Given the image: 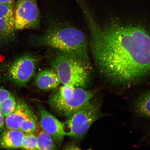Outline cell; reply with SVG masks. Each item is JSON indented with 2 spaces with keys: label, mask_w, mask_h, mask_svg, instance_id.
<instances>
[{
  "label": "cell",
  "mask_w": 150,
  "mask_h": 150,
  "mask_svg": "<svg viewBox=\"0 0 150 150\" xmlns=\"http://www.w3.org/2000/svg\"><path fill=\"white\" fill-rule=\"evenodd\" d=\"M16 105V99L12 95L0 104V110L5 118L14 111Z\"/></svg>",
  "instance_id": "cell-16"
},
{
  "label": "cell",
  "mask_w": 150,
  "mask_h": 150,
  "mask_svg": "<svg viewBox=\"0 0 150 150\" xmlns=\"http://www.w3.org/2000/svg\"><path fill=\"white\" fill-rule=\"evenodd\" d=\"M134 108L139 115L150 117V91L139 96L135 102Z\"/></svg>",
  "instance_id": "cell-13"
},
{
  "label": "cell",
  "mask_w": 150,
  "mask_h": 150,
  "mask_svg": "<svg viewBox=\"0 0 150 150\" xmlns=\"http://www.w3.org/2000/svg\"><path fill=\"white\" fill-rule=\"evenodd\" d=\"M12 95L7 90L0 88V104Z\"/></svg>",
  "instance_id": "cell-18"
},
{
  "label": "cell",
  "mask_w": 150,
  "mask_h": 150,
  "mask_svg": "<svg viewBox=\"0 0 150 150\" xmlns=\"http://www.w3.org/2000/svg\"><path fill=\"white\" fill-rule=\"evenodd\" d=\"M34 83L39 89L48 91L57 88L61 84L59 76L52 69H47L38 73Z\"/></svg>",
  "instance_id": "cell-11"
},
{
  "label": "cell",
  "mask_w": 150,
  "mask_h": 150,
  "mask_svg": "<svg viewBox=\"0 0 150 150\" xmlns=\"http://www.w3.org/2000/svg\"><path fill=\"white\" fill-rule=\"evenodd\" d=\"M50 65L63 85L84 89L89 85L90 73L92 69L74 56L56 50L52 58Z\"/></svg>",
  "instance_id": "cell-4"
},
{
  "label": "cell",
  "mask_w": 150,
  "mask_h": 150,
  "mask_svg": "<svg viewBox=\"0 0 150 150\" xmlns=\"http://www.w3.org/2000/svg\"><path fill=\"white\" fill-rule=\"evenodd\" d=\"M21 148L25 150H38L36 136L35 134L24 135L22 140Z\"/></svg>",
  "instance_id": "cell-17"
},
{
  "label": "cell",
  "mask_w": 150,
  "mask_h": 150,
  "mask_svg": "<svg viewBox=\"0 0 150 150\" xmlns=\"http://www.w3.org/2000/svg\"><path fill=\"white\" fill-rule=\"evenodd\" d=\"M90 150V149H89V150Z\"/></svg>",
  "instance_id": "cell-22"
},
{
  "label": "cell",
  "mask_w": 150,
  "mask_h": 150,
  "mask_svg": "<svg viewBox=\"0 0 150 150\" xmlns=\"http://www.w3.org/2000/svg\"><path fill=\"white\" fill-rule=\"evenodd\" d=\"M5 128V118L0 110V130H3Z\"/></svg>",
  "instance_id": "cell-19"
},
{
  "label": "cell",
  "mask_w": 150,
  "mask_h": 150,
  "mask_svg": "<svg viewBox=\"0 0 150 150\" xmlns=\"http://www.w3.org/2000/svg\"><path fill=\"white\" fill-rule=\"evenodd\" d=\"M31 42L34 46L48 47L74 56L92 69L86 35L72 25L61 22L54 23L44 33L33 35Z\"/></svg>",
  "instance_id": "cell-2"
},
{
  "label": "cell",
  "mask_w": 150,
  "mask_h": 150,
  "mask_svg": "<svg viewBox=\"0 0 150 150\" xmlns=\"http://www.w3.org/2000/svg\"><path fill=\"white\" fill-rule=\"evenodd\" d=\"M85 17L97 70L114 85L129 87L150 76V34L141 27L111 24L102 30L91 13Z\"/></svg>",
  "instance_id": "cell-1"
},
{
  "label": "cell",
  "mask_w": 150,
  "mask_h": 150,
  "mask_svg": "<svg viewBox=\"0 0 150 150\" xmlns=\"http://www.w3.org/2000/svg\"><path fill=\"white\" fill-rule=\"evenodd\" d=\"M14 9L15 28L16 31L38 29L41 17L37 0H17Z\"/></svg>",
  "instance_id": "cell-6"
},
{
  "label": "cell",
  "mask_w": 150,
  "mask_h": 150,
  "mask_svg": "<svg viewBox=\"0 0 150 150\" xmlns=\"http://www.w3.org/2000/svg\"><path fill=\"white\" fill-rule=\"evenodd\" d=\"M66 150H81L79 148L75 147V146H72V147H69Z\"/></svg>",
  "instance_id": "cell-21"
},
{
  "label": "cell",
  "mask_w": 150,
  "mask_h": 150,
  "mask_svg": "<svg viewBox=\"0 0 150 150\" xmlns=\"http://www.w3.org/2000/svg\"><path fill=\"white\" fill-rule=\"evenodd\" d=\"M35 115L26 118L21 124L18 130L25 134H35L37 129Z\"/></svg>",
  "instance_id": "cell-15"
},
{
  "label": "cell",
  "mask_w": 150,
  "mask_h": 150,
  "mask_svg": "<svg viewBox=\"0 0 150 150\" xmlns=\"http://www.w3.org/2000/svg\"><path fill=\"white\" fill-rule=\"evenodd\" d=\"M37 64V58L30 54L20 56L9 69V79L16 85L25 87L34 75Z\"/></svg>",
  "instance_id": "cell-7"
},
{
  "label": "cell",
  "mask_w": 150,
  "mask_h": 150,
  "mask_svg": "<svg viewBox=\"0 0 150 150\" xmlns=\"http://www.w3.org/2000/svg\"><path fill=\"white\" fill-rule=\"evenodd\" d=\"M100 106L91 100L63 123L65 135L80 139L100 116Z\"/></svg>",
  "instance_id": "cell-5"
},
{
  "label": "cell",
  "mask_w": 150,
  "mask_h": 150,
  "mask_svg": "<svg viewBox=\"0 0 150 150\" xmlns=\"http://www.w3.org/2000/svg\"><path fill=\"white\" fill-rule=\"evenodd\" d=\"M25 135L18 130H8L0 135V147L8 149L21 148Z\"/></svg>",
  "instance_id": "cell-12"
},
{
  "label": "cell",
  "mask_w": 150,
  "mask_h": 150,
  "mask_svg": "<svg viewBox=\"0 0 150 150\" xmlns=\"http://www.w3.org/2000/svg\"><path fill=\"white\" fill-rule=\"evenodd\" d=\"M96 92L63 85L54 89L50 95L48 102L54 111L68 118L92 100Z\"/></svg>",
  "instance_id": "cell-3"
},
{
  "label": "cell",
  "mask_w": 150,
  "mask_h": 150,
  "mask_svg": "<svg viewBox=\"0 0 150 150\" xmlns=\"http://www.w3.org/2000/svg\"><path fill=\"white\" fill-rule=\"evenodd\" d=\"M14 5L0 4V46H9L17 40Z\"/></svg>",
  "instance_id": "cell-8"
},
{
  "label": "cell",
  "mask_w": 150,
  "mask_h": 150,
  "mask_svg": "<svg viewBox=\"0 0 150 150\" xmlns=\"http://www.w3.org/2000/svg\"><path fill=\"white\" fill-rule=\"evenodd\" d=\"M15 0H0V4L15 5Z\"/></svg>",
  "instance_id": "cell-20"
},
{
  "label": "cell",
  "mask_w": 150,
  "mask_h": 150,
  "mask_svg": "<svg viewBox=\"0 0 150 150\" xmlns=\"http://www.w3.org/2000/svg\"><path fill=\"white\" fill-rule=\"evenodd\" d=\"M34 115L32 110L27 104L18 101L14 111L5 118V127L7 130H18L24 120Z\"/></svg>",
  "instance_id": "cell-10"
},
{
  "label": "cell",
  "mask_w": 150,
  "mask_h": 150,
  "mask_svg": "<svg viewBox=\"0 0 150 150\" xmlns=\"http://www.w3.org/2000/svg\"><path fill=\"white\" fill-rule=\"evenodd\" d=\"M39 124L42 130L52 137L54 141L61 143L65 136L63 123L42 106H39Z\"/></svg>",
  "instance_id": "cell-9"
},
{
  "label": "cell",
  "mask_w": 150,
  "mask_h": 150,
  "mask_svg": "<svg viewBox=\"0 0 150 150\" xmlns=\"http://www.w3.org/2000/svg\"><path fill=\"white\" fill-rule=\"evenodd\" d=\"M38 150H56L54 141L52 137L43 130L37 128L35 133Z\"/></svg>",
  "instance_id": "cell-14"
}]
</instances>
